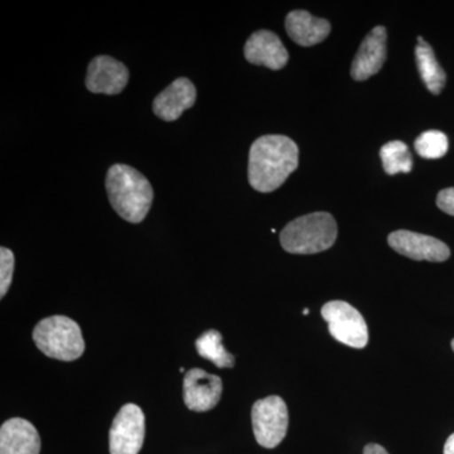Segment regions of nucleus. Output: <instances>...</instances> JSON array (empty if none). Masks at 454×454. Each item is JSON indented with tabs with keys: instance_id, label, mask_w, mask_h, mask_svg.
Returning <instances> with one entry per match:
<instances>
[{
	"instance_id": "nucleus-1",
	"label": "nucleus",
	"mask_w": 454,
	"mask_h": 454,
	"mask_svg": "<svg viewBox=\"0 0 454 454\" xmlns=\"http://www.w3.org/2000/svg\"><path fill=\"white\" fill-rule=\"evenodd\" d=\"M300 149L286 136L260 137L249 154V182L259 192H273L297 169Z\"/></svg>"
},
{
	"instance_id": "nucleus-2",
	"label": "nucleus",
	"mask_w": 454,
	"mask_h": 454,
	"mask_svg": "<svg viewBox=\"0 0 454 454\" xmlns=\"http://www.w3.org/2000/svg\"><path fill=\"white\" fill-rule=\"evenodd\" d=\"M106 184L109 201L121 219L131 223L145 219L153 202V188L139 170L114 164L107 170Z\"/></svg>"
},
{
	"instance_id": "nucleus-3",
	"label": "nucleus",
	"mask_w": 454,
	"mask_h": 454,
	"mask_svg": "<svg viewBox=\"0 0 454 454\" xmlns=\"http://www.w3.org/2000/svg\"><path fill=\"white\" fill-rule=\"evenodd\" d=\"M337 239L333 215L315 212L293 220L280 232V244L291 254H317L330 249Z\"/></svg>"
},
{
	"instance_id": "nucleus-4",
	"label": "nucleus",
	"mask_w": 454,
	"mask_h": 454,
	"mask_svg": "<svg viewBox=\"0 0 454 454\" xmlns=\"http://www.w3.org/2000/svg\"><path fill=\"white\" fill-rule=\"evenodd\" d=\"M33 340L46 356L55 360H77L85 351L82 328L65 316L42 319L33 331Z\"/></svg>"
},
{
	"instance_id": "nucleus-5",
	"label": "nucleus",
	"mask_w": 454,
	"mask_h": 454,
	"mask_svg": "<svg viewBox=\"0 0 454 454\" xmlns=\"http://www.w3.org/2000/svg\"><path fill=\"white\" fill-rule=\"evenodd\" d=\"M254 435L260 446L276 448L288 432L289 414L286 402L279 396L260 399L252 409Z\"/></svg>"
},
{
	"instance_id": "nucleus-6",
	"label": "nucleus",
	"mask_w": 454,
	"mask_h": 454,
	"mask_svg": "<svg viewBox=\"0 0 454 454\" xmlns=\"http://www.w3.org/2000/svg\"><path fill=\"white\" fill-rule=\"evenodd\" d=\"M322 317L334 340L354 348H364L369 342V330L363 315L348 301H333L325 304Z\"/></svg>"
},
{
	"instance_id": "nucleus-7",
	"label": "nucleus",
	"mask_w": 454,
	"mask_h": 454,
	"mask_svg": "<svg viewBox=\"0 0 454 454\" xmlns=\"http://www.w3.org/2000/svg\"><path fill=\"white\" fill-rule=\"evenodd\" d=\"M145 417L136 404L122 406L109 433L110 454H138L145 443Z\"/></svg>"
},
{
	"instance_id": "nucleus-8",
	"label": "nucleus",
	"mask_w": 454,
	"mask_h": 454,
	"mask_svg": "<svg viewBox=\"0 0 454 454\" xmlns=\"http://www.w3.org/2000/svg\"><path fill=\"white\" fill-rule=\"evenodd\" d=\"M387 243L406 258L413 260H427V262H446L450 256V247L443 241L433 236L418 234L408 230H397L391 232Z\"/></svg>"
},
{
	"instance_id": "nucleus-9",
	"label": "nucleus",
	"mask_w": 454,
	"mask_h": 454,
	"mask_svg": "<svg viewBox=\"0 0 454 454\" xmlns=\"http://www.w3.org/2000/svg\"><path fill=\"white\" fill-rule=\"evenodd\" d=\"M223 381L202 369H191L184 376V404L192 411H208L219 404Z\"/></svg>"
},
{
	"instance_id": "nucleus-10",
	"label": "nucleus",
	"mask_w": 454,
	"mask_h": 454,
	"mask_svg": "<svg viewBox=\"0 0 454 454\" xmlns=\"http://www.w3.org/2000/svg\"><path fill=\"white\" fill-rule=\"evenodd\" d=\"M129 82L127 66L110 56H98L90 62L86 88L94 94H121Z\"/></svg>"
},
{
	"instance_id": "nucleus-11",
	"label": "nucleus",
	"mask_w": 454,
	"mask_h": 454,
	"mask_svg": "<svg viewBox=\"0 0 454 454\" xmlns=\"http://www.w3.org/2000/svg\"><path fill=\"white\" fill-rule=\"evenodd\" d=\"M387 59V29L378 26L366 35L361 43L354 62L351 74L356 82H365L381 70Z\"/></svg>"
},
{
	"instance_id": "nucleus-12",
	"label": "nucleus",
	"mask_w": 454,
	"mask_h": 454,
	"mask_svg": "<svg viewBox=\"0 0 454 454\" xmlns=\"http://www.w3.org/2000/svg\"><path fill=\"white\" fill-rule=\"evenodd\" d=\"M245 59L253 65L265 66L270 70H280L288 64L289 53L276 33L258 31L247 40L244 49Z\"/></svg>"
},
{
	"instance_id": "nucleus-13",
	"label": "nucleus",
	"mask_w": 454,
	"mask_h": 454,
	"mask_svg": "<svg viewBox=\"0 0 454 454\" xmlns=\"http://www.w3.org/2000/svg\"><path fill=\"white\" fill-rule=\"evenodd\" d=\"M196 97L195 85L186 77H181L157 95L153 101V112L162 121H177L184 112L195 106Z\"/></svg>"
},
{
	"instance_id": "nucleus-14",
	"label": "nucleus",
	"mask_w": 454,
	"mask_h": 454,
	"mask_svg": "<svg viewBox=\"0 0 454 454\" xmlns=\"http://www.w3.org/2000/svg\"><path fill=\"white\" fill-rule=\"evenodd\" d=\"M37 429L22 418H13L0 428V454H40Z\"/></svg>"
},
{
	"instance_id": "nucleus-15",
	"label": "nucleus",
	"mask_w": 454,
	"mask_h": 454,
	"mask_svg": "<svg viewBox=\"0 0 454 454\" xmlns=\"http://www.w3.org/2000/svg\"><path fill=\"white\" fill-rule=\"evenodd\" d=\"M286 29L289 37L301 47H312L328 37L331 25L324 18L313 17L306 11H294L286 16Z\"/></svg>"
},
{
	"instance_id": "nucleus-16",
	"label": "nucleus",
	"mask_w": 454,
	"mask_h": 454,
	"mask_svg": "<svg viewBox=\"0 0 454 454\" xmlns=\"http://www.w3.org/2000/svg\"><path fill=\"white\" fill-rule=\"evenodd\" d=\"M418 42L419 44L415 49V59H417L420 77L432 94H441L446 85V74L438 64L432 47L420 35L418 37Z\"/></svg>"
},
{
	"instance_id": "nucleus-17",
	"label": "nucleus",
	"mask_w": 454,
	"mask_h": 454,
	"mask_svg": "<svg viewBox=\"0 0 454 454\" xmlns=\"http://www.w3.org/2000/svg\"><path fill=\"white\" fill-rule=\"evenodd\" d=\"M196 348L200 356L211 361L220 369L234 367L235 357L223 346V336L219 331L210 330L196 340Z\"/></svg>"
},
{
	"instance_id": "nucleus-18",
	"label": "nucleus",
	"mask_w": 454,
	"mask_h": 454,
	"mask_svg": "<svg viewBox=\"0 0 454 454\" xmlns=\"http://www.w3.org/2000/svg\"><path fill=\"white\" fill-rule=\"evenodd\" d=\"M382 167L389 176L409 173L413 168V160L405 143L400 140L387 143L380 151Z\"/></svg>"
},
{
	"instance_id": "nucleus-19",
	"label": "nucleus",
	"mask_w": 454,
	"mask_h": 454,
	"mask_svg": "<svg viewBox=\"0 0 454 454\" xmlns=\"http://www.w3.org/2000/svg\"><path fill=\"white\" fill-rule=\"evenodd\" d=\"M415 151L426 160H438L448 152L446 134L439 130H429L420 134L414 143Z\"/></svg>"
},
{
	"instance_id": "nucleus-20",
	"label": "nucleus",
	"mask_w": 454,
	"mask_h": 454,
	"mask_svg": "<svg viewBox=\"0 0 454 454\" xmlns=\"http://www.w3.org/2000/svg\"><path fill=\"white\" fill-rule=\"evenodd\" d=\"M14 273V254L7 247L0 249V297L7 294Z\"/></svg>"
},
{
	"instance_id": "nucleus-21",
	"label": "nucleus",
	"mask_w": 454,
	"mask_h": 454,
	"mask_svg": "<svg viewBox=\"0 0 454 454\" xmlns=\"http://www.w3.org/2000/svg\"><path fill=\"white\" fill-rule=\"evenodd\" d=\"M437 205L442 211L454 216V187L446 188L438 193Z\"/></svg>"
},
{
	"instance_id": "nucleus-22",
	"label": "nucleus",
	"mask_w": 454,
	"mask_h": 454,
	"mask_svg": "<svg viewBox=\"0 0 454 454\" xmlns=\"http://www.w3.org/2000/svg\"><path fill=\"white\" fill-rule=\"evenodd\" d=\"M364 454H389L380 444L370 443L364 448Z\"/></svg>"
},
{
	"instance_id": "nucleus-23",
	"label": "nucleus",
	"mask_w": 454,
	"mask_h": 454,
	"mask_svg": "<svg viewBox=\"0 0 454 454\" xmlns=\"http://www.w3.org/2000/svg\"><path fill=\"white\" fill-rule=\"evenodd\" d=\"M444 454H454V433L447 439L446 446H444Z\"/></svg>"
},
{
	"instance_id": "nucleus-24",
	"label": "nucleus",
	"mask_w": 454,
	"mask_h": 454,
	"mask_svg": "<svg viewBox=\"0 0 454 454\" xmlns=\"http://www.w3.org/2000/svg\"><path fill=\"white\" fill-rule=\"evenodd\" d=\"M309 309H304L303 315H309Z\"/></svg>"
},
{
	"instance_id": "nucleus-25",
	"label": "nucleus",
	"mask_w": 454,
	"mask_h": 454,
	"mask_svg": "<svg viewBox=\"0 0 454 454\" xmlns=\"http://www.w3.org/2000/svg\"><path fill=\"white\" fill-rule=\"evenodd\" d=\"M452 348H453V351H454V340H452Z\"/></svg>"
}]
</instances>
